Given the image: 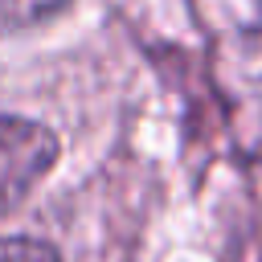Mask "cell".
Returning a JSON list of instances; mask_svg holds the SVG:
<instances>
[{
  "mask_svg": "<svg viewBox=\"0 0 262 262\" xmlns=\"http://www.w3.org/2000/svg\"><path fill=\"white\" fill-rule=\"evenodd\" d=\"M0 262H61L41 237H0Z\"/></svg>",
  "mask_w": 262,
  "mask_h": 262,
  "instance_id": "3",
  "label": "cell"
},
{
  "mask_svg": "<svg viewBox=\"0 0 262 262\" xmlns=\"http://www.w3.org/2000/svg\"><path fill=\"white\" fill-rule=\"evenodd\" d=\"M57 135L45 123L0 115V217L25 201V192L53 168Z\"/></svg>",
  "mask_w": 262,
  "mask_h": 262,
  "instance_id": "1",
  "label": "cell"
},
{
  "mask_svg": "<svg viewBox=\"0 0 262 262\" xmlns=\"http://www.w3.org/2000/svg\"><path fill=\"white\" fill-rule=\"evenodd\" d=\"M57 8H66V0H0V37L29 29V25H41Z\"/></svg>",
  "mask_w": 262,
  "mask_h": 262,
  "instance_id": "2",
  "label": "cell"
}]
</instances>
